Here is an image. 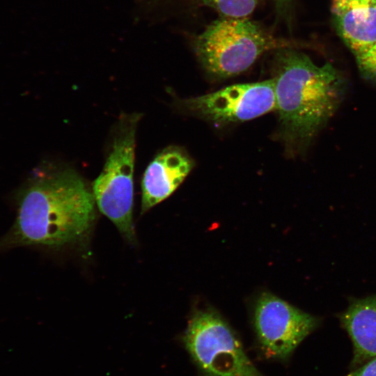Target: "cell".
<instances>
[{"label":"cell","mask_w":376,"mask_h":376,"mask_svg":"<svg viewBox=\"0 0 376 376\" xmlns=\"http://www.w3.org/2000/svg\"><path fill=\"white\" fill-rule=\"evenodd\" d=\"M334 26L354 56L376 43V0H331Z\"/></svg>","instance_id":"cell-9"},{"label":"cell","mask_w":376,"mask_h":376,"mask_svg":"<svg viewBox=\"0 0 376 376\" xmlns=\"http://www.w3.org/2000/svg\"><path fill=\"white\" fill-rule=\"evenodd\" d=\"M354 58L361 76L376 84V43Z\"/></svg>","instance_id":"cell-12"},{"label":"cell","mask_w":376,"mask_h":376,"mask_svg":"<svg viewBox=\"0 0 376 376\" xmlns=\"http://www.w3.org/2000/svg\"><path fill=\"white\" fill-rule=\"evenodd\" d=\"M192 168V159L178 147L170 146L159 152L142 178L141 214L169 197Z\"/></svg>","instance_id":"cell-8"},{"label":"cell","mask_w":376,"mask_h":376,"mask_svg":"<svg viewBox=\"0 0 376 376\" xmlns=\"http://www.w3.org/2000/svg\"><path fill=\"white\" fill-rule=\"evenodd\" d=\"M141 114L121 116L104 168L93 184L100 211L129 242L136 241L133 225V174L136 126Z\"/></svg>","instance_id":"cell-4"},{"label":"cell","mask_w":376,"mask_h":376,"mask_svg":"<svg viewBox=\"0 0 376 376\" xmlns=\"http://www.w3.org/2000/svg\"><path fill=\"white\" fill-rule=\"evenodd\" d=\"M276 56L274 79L281 136L292 153L302 152L339 109L347 81L330 63L316 65L292 47L279 49Z\"/></svg>","instance_id":"cell-2"},{"label":"cell","mask_w":376,"mask_h":376,"mask_svg":"<svg viewBox=\"0 0 376 376\" xmlns=\"http://www.w3.org/2000/svg\"><path fill=\"white\" fill-rule=\"evenodd\" d=\"M319 322V318L270 293H263L256 303L255 331L263 352L270 359H288Z\"/></svg>","instance_id":"cell-7"},{"label":"cell","mask_w":376,"mask_h":376,"mask_svg":"<svg viewBox=\"0 0 376 376\" xmlns=\"http://www.w3.org/2000/svg\"><path fill=\"white\" fill-rule=\"evenodd\" d=\"M292 47L248 18L221 17L195 38L194 49L203 68L216 78H228L249 69L264 53Z\"/></svg>","instance_id":"cell-3"},{"label":"cell","mask_w":376,"mask_h":376,"mask_svg":"<svg viewBox=\"0 0 376 376\" xmlns=\"http://www.w3.org/2000/svg\"><path fill=\"white\" fill-rule=\"evenodd\" d=\"M276 8L281 13L286 10L292 0H274Z\"/></svg>","instance_id":"cell-14"},{"label":"cell","mask_w":376,"mask_h":376,"mask_svg":"<svg viewBox=\"0 0 376 376\" xmlns=\"http://www.w3.org/2000/svg\"><path fill=\"white\" fill-rule=\"evenodd\" d=\"M345 376H376V356Z\"/></svg>","instance_id":"cell-13"},{"label":"cell","mask_w":376,"mask_h":376,"mask_svg":"<svg viewBox=\"0 0 376 376\" xmlns=\"http://www.w3.org/2000/svg\"><path fill=\"white\" fill-rule=\"evenodd\" d=\"M179 106L218 125L249 120L276 110L274 79L230 86L180 100Z\"/></svg>","instance_id":"cell-6"},{"label":"cell","mask_w":376,"mask_h":376,"mask_svg":"<svg viewBox=\"0 0 376 376\" xmlns=\"http://www.w3.org/2000/svg\"><path fill=\"white\" fill-rule=\"evenodd\" d=\"M17 200V218L3 245H75L87 239L95 223L93 191L72 169L35 174Z\"/></svg>","instance_id":"cell-1"},{"label":"cell","mask_w":376,"mask_h":376,"mask_svg":"<svg viewBox=\"0 0 376 376\" xmlns=\"http://www.w3.org/2000/svg\"><path fill=\"white\" fill-rule=\"evenodd\" d=\"M183 341L204 376H263L235 334L216 312H196Z\"/></svg>","instance_id":"cell-5"},{"label":"cell","mask_w":376,"mask_h":376,"mask_svg":"<svg viewBox=\"0 0 376 376\" xmlns=\"http://www.w3.org/2000/svg\"><path fill=\"white\" fill-rule=\"evenodd\" d=\"M259 0H201L215 10L221 17L247 18L256 8Z\"/></svg>","instance_id":"cell-11"},{"label":"cell","mask_w":376,"mask_h":376,"mask_svg":"<svg viewBox=\"0 0 376 376\" xmlns=\"http://www.w3.org/2000/svg\"><path fill=\"white\" fill-rule=\"evenodd\" d=\"M339 318L352 343V366L376 356V295L350 301Z\"/></svg>","instance_id":"cell-10"}]
</instances>
